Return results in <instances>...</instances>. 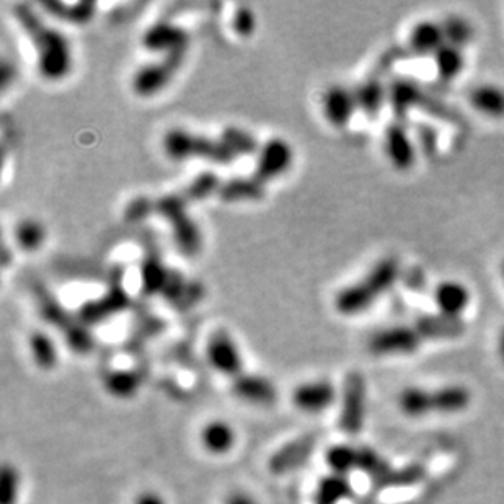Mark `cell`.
Here are the masks:
<instances>
[{"instance_id": "6da1fadb", "label": "cell", "mask_w": 504, "mask_h": 504, "mask_svg": "<svg viewBox=\"0 0 504 504\" xmlns=\"http://www.w3.org/2000/svg\"><path fill=\"white\" fill-rule=\"evenodd\" d=\"M13 17L19 21L23 33L28 35L36 51L38 73L46 81H61L71 73L73 52L61 31L48 27L30 5L25 4L13 5Z\"/></svg>"}, {"instance_id": "7a4b0ae2", "label": "cell", "mask_w": 504, "mask_h": 504, "mask_svg": "<svg viewBox=\"0 0 504 504\" xmlns=\"http://www.w3.org/2000/svg\"><path fill=\"white\" fill-rule=\"evenodd\" d=\"M400 275L397 258H384L371 268L364 278L350 284L335 296V309L341 315H358L369 309L377 299L393 286Z\"/></svg>"}, {"instance_id": "3957f363", "label": "cell", "mask_w": 504, "mask_h": 504, "mask_svg": "<svg viewBox=\"0 0 504 504\" xmlns=\"http://www.w3.org/2000/svg\"><path fill=\"white\" fill-rule=\"evenodd\" d=\"M164 152L170 160L201 159L211 164L230 165L237 160V155L221 139L205 134H195L186 129H170L164 136Z\"/></svg>"}, {"instance_id": "277c9868", "label": "cell", "mask_w": 504, "mask_h": 504, "mask_svg": "<svg viewBox=\"0 0 504 504\" xmlns=\"http://www.w3.org/2000/svg\"><path fill=\"white\" fill-rule=\"evenodd\" d=\"M186 206L188 201L182 191L160 196L159 199H155V213L164 217L168 226L172 227L180 252L185 253L186 257H195L201 250L203 237L193 217L188 214Z\"/></svg>"}, {"instance_id": "5b68a950", "label": "cell", "mask_w": 504, "mask_h": 504, "mask_svg": "<svg viewBox=\"0 0 504 504\" xmlns=\"http://www.w3.org/2000/svg\"><path fill=\"white\" fill-rule=\"evenodd\" d=\"M186 51L188 50L168 52V54H164L159 61L151 62L144 67H141L137 73L134 74V93L149 98V97H154L155 93L160 92L183 66Z\"/></svg>"}, {"instance_id": "8992f818", "label": "cell", "mask_w": 504, "mask_h": 504, "mask_svg": "<svg viewBox=\"0 0 504 504\" xmlns=\"http://www.w3.org/2000/svg\"><path fill=\"white\" fill-rule=\"evenodd\" d=\"M423 335L418 327H391L374 333L369 350L376 356H407L422 346Z\"/></svg>"}, {"instance_id": "52a82bcc", "label": "cell", "mask_w": 504, "mask_h": 504, "mask_svg": "<svg viewBox=\"0 0 504 504\" xmlns=\"http://www.w3.org/2000/svg\"><path fill=\"white\" fill-rule=\"evenodd\" d=\"M292 162H294V151L288 141L281 137H271L258 151L253 176L267 185L268 182L284 175Z\"/></svg>"}, {"instance_id": "ba28073f", "label": "cell", "mask_w": 504, "mask_h": 504, "mask_svg": "<svg viewBox=\"0 0 504 504\" xmlns=\"http://www.w3.org/2000/svg\"><path fill=\"white\" fill-rule=\"evenodd\" d=\"M121 279H123V271L118 276L114 275V283L105 292L104 296L83 304L81 310H79V317H77V319L82 322L83 325L89 327V325L100 323V322L108 320L110 317L116 315V314L128 309L129 296L123 289Z\"/></svg>"}, {"instance_id": "9c48e42d", "label": "cell", "mask_w": 504, "mask_h": 504, "mask_svg": "<svg viewBox=\"0 0 504 504\" xmlns=\"http://www.w3.org/2000/svg\"><path fill=\"white\" fill-rule=\"evenodd\" d=\"M206 356L211 368L222 376L236 379L244 371V360L236 341L224 331L217 330L207 341Z\"/></svg>"}, {"instance_id": "30bf717a", "label": "cell", "mask_w": 504, "mask_h": 504, "mask_svg": "<svg viewBox=\"0 0 504 504\" xmlns=\"http://www.w3.org/2000/svg\"><path fill=\"white\" fill-rule=\"evenodd\" d=\"M356 110V93L345 85H331L322 95L323 116L335 128L348 126Z\"/></svg>"}, {"instance_id": "8fae6325", "label": "cell", "mask_w": 504, "mask_h": 504, "mask_svg": "<svg viewBox=\"0 0 504 504\" xmlns=\"http://www.w3.org/2000/svg\"><path fill=\"white\" fill-rule=\"evenodd\" d=\"M190 33L172 21H157L143 35V46L147 51L168 52L188 50Z\"/></svg>"}, {"instance_id": "7c38bea8", "label": "cell", "mask_w": 504, "mask_h": 504, "mask_svg": "<svg viewBox=\"0 0 504 504\" xmlns=\"http://www.w3.org/2000/svg\"><path fill=\"white\" fill-rule=\"evenodd\" d=\"M317 439L314 434H306L296 441L283 446L278 453L269 459L268 469L273 475L288 474L309 461L310 454L315 449Z\"/></svg>"}, {"instance_id": "4fadbf2b", "label": "cell", "mask_w": 504, "mask_h": 504, "mask_svg": "<svg viewBox=\"0 0 504 504\" xmlns=\"http://www.w3.org/2000/svg\"><path fill=\"white\" fill-rule=\"evenodd\" d=\"M472 302V292L461 281L447 279L434 289V304L447 319H461Z\"/></svg>"}, {"instance_id": "5bb4252c", "label": "cell", "mask_w": 504, "mask_h": 504, "mask_svg": "<svg viewBox=\"0 0 504 504\" xmlns=\"http://www.w3.org/2000/svg\"><path fill=\"white\" fill-rule=\"evenodd\" d=\"M337 399V389L330 381L307 382L294 391L292 400L299 410L320 413L331 407Z\"/></svg>"}, {"instance_id": "9a60e30c", "label": "cell", "mask_w": 504, "mask_h": 504, "mask_svg": "<svg viewBox=\"0 0 504 504\" xmlns=\"http://www.w3.org/2000/svg\"><path fill=\"white\" fill-rule=\"evenodd\" d=\"M385 154L392 164L400 170L410 168L416 160V147L413 144L412 137L400 124H391L384 137Z\"/></svg>"}, {"instance_id": "2e32d148", "label": "cell", "mask_w": 504, "mask_h": 504, "mask_svg": "<svg viewBox=\"0 0 504 504\" xmlns=\"http://www.w3.org/2000/svg\"><path fill=\"white\" fill-rule=\"evenodd\" d=\"M232 391L242 400L257 405H271L278 399L276 387L267 377L255 374H240L232 382Z\"/></svg>"}, {"instance_id": "e0dca14e", "label": "cell", "mask_w": 504, "mask_h": 504, "mask_svg": "<svg viewBox=\"0 0 504 504\" xmlns=\"http://www.w3.org/2000/svg\"><path fill=\"white\" fill-rule=\"evenodd\" d=\"M168 268L165 267L164 260L160 257L159 250L151 247L145 252L143 258V265H141V291L147 298L155 296V294H162L167 281L170 276Z\"/></svg>"}, {"instance_id": "ac0fdd59", "label": "cell", "mask_w": 504, "mask_h": 504, "mask_svg": "<svg viewBox=\"0 0 504 504\" xmlns=\"http://www.w3.org/2000/svg\"><path fill=\"white\" fill-rule=\"evenodd\" d=\"M267 193V185L261 183L255 176H237L222 182L217 196L224 203H245V201H260Z\"/></svg>"}, {"instance_id": "d6986e66", "label": "cell", "mask_w": 504, "mask_h": 504, "mask_svg": "<svg viewBox=\"0 0 504 504\" xmlns=\"http://www.w3.org/2000/svg\"><path fill=\"white\" fill-rule=\"evenodd\" d=\"M412 50L418 54H436L447 43L443 23L434 20L418 21L408 36Z\"/></svg>"}, {"instance_id": "ffe728a7", "label": "cell", "mask_w": 504, "mask_h": 504, "mask_svg": "<svg viewBox=\"0 0 504 504\" xmlns=\"http://www.w3.org/2000/svg\"><path fill=\"white\" fill-rule=\"evenodd\" d=\"M362 395H364L362 381L360 376L353 374L346 381L345 407H343V416H341V426L350 434H354L360 430L361 418H362Z\"/></svg>"}, {"instance_id": "44dd1931", "label": "cell", "mask_w": 504, "mask_h": 504, "mask_svg": "<svg viewBox=\"0 0 504 504\" xmlns=\"http://www.w3.org/2000/svg\"><path fill=\"white\" fill-rule=\"evenodd\" d=\"M469 102L477 112L492 116H504V89L494 83H478L469 93Z\"/></svg>"}, {"instance_id": "7402d4cb", "label": "cell", "mask_w": 504, "mask_h": 504, "mask_svg": "<svg viewBox=\"0 0 504 504\" xmlns=\"http://www.w3.org/2000/svg\"><path fill=\"white\" fill-rule=\"evenodd\" d=\"M472 400L470 392L462 385H446L432 391V413L455 415L469 408Z\"/></svg>"}, {"instance_id": "603a6c76", "label": "cell", "mask_w": 504, "mask_h": 504, "mask_svg": "<svg viewBox=\"0 0 504 504\" xmlns=\"http://www.w3.org/2000/svg\"><path fill=\"white\" fill-rule=\"evenodd\" d=\"M42 7L54 15L56 19L69 21V23H77V25L89 23L97 11V4L93 2L67 4V2H59V0H50V2H43Z\"/></svg>"}, {"instance_id": "cb8c5ba5", "label": "cell", "mask_w": 504, "mask_h": 504, "mask_svg": "<svg viewBox=\"0 0 504 504\" xmlns=\"http://www.w3.org/2000/svg\"><path fill=\"white\" fill-rule=\"evenodd\" d=\"M399 408L408 418H424L432 413V391L424 387H407L399 395Z\"/></svg>"}, {"instance_id": "d4e9b609", "label": "cell", "mask_w": 504, "mask_h": 504, "mask_svg": "<svg viewBox=\"0 0 504 504\" xmlns=\"http://www.w3.org/2000/svg\"><path fill=\"white\" fill-rule=\"evenodd\" d=\"M35 292H36L38 309L42 312L43 319L46 320L48 323H51L54 327L61 330L62 333H66L77 322L69 315L67 310H64V307L56 299L51 298V294L46 289L36 286Z\"/></svg>"}, {"instance_id": "484cf974", "label": "cell", "mask_w": 504, "mask_h": 504, "mask_svg": "<svg viewBox=\"0 0 504 504\" xmlns=\"http://www.w3.org/2000/svg\"><path fill=\"white\" fill-rule=\"evenodd\" d=\"M201 441L205 449L211 454H227L236 443V432L226 422L207 423L201 432Z\"/></svg>"}, {"instance_id": "4316f807", "label": "cell", "mask_w": 504, "mask_h": 504, "mask_svg": "<svg viewBox=\"0 0 504 504\" xmlns=\"http://www.w3.org/2000/svg\"><path fill=\"white\" fill-rule=\"evenodd\" d=\"M354 93H356L358 110L369 114V116H374V114L381 112L384 102H385V98L389 95L387 90H385V87L382 85L381 81L376 79V77H369L364 82H361L354 89Z\"/></svg>"}, {"instance_id": "83f0119b", "label": "cell", "mask_w": 504, "mask_h": 504, "mask_svg": "<svg viewBox=\"0 0 504 504\" xmlns=\"http://www.w3.org/2000/svg\"><path fill=\"white\" fill-rule=\"evenodd\" d=\"M143 382V376L139 372L128 371V369H116L105 376V389L116 399H131L134 397Z\"/></svg>"}, {"instance_id": "f1b7e54d", "label": "cell", "mask_w": 504, "mask_h": 504, "mask_svg": "<svg viewBox=\"0 0 504 504\" xmlns=\"http://www.w3.org/2000/svg\"><path fill=\"white\" fill-rule=\"evenodd\" d=\"M432 58H434L436 69L443 79H454L461 75L465 69V54H463L462 48L451 44V43H446Z\"/></svg>"}, {"instance_id": "f546056e", "label": "cell", "mask_w": 504, "mask_h": 504, "mask_svg": "<svg viewBox=\"0 0 504 504\" xmlns=\"http://www.w3.org/2000/svg\"><path fill=\"white\" fill-rule=\"evenodd\" d=\"M30 350L33 360L38 368L51 371L58 364V350L54 341L44 331H35L30 337Z\"/></svg>"}, {"instance_id": "4dcf8cb0", "label": "cell", "mask_w": 504, "mask_h": 504, "mask_svg": "<svg viewBox=\"0 0 504 504\" xmlns=\"http://www.w3.org/2000/svg\"><path fill=\"white\" fill-rule=\"evenodd\" d=\"M351 493L348 478L343 475H330L323 478L317 488L315 501L317 504H337Z\"/></svg>"}, {"instance_id": "1f68e13d", "label": "cell", "mask_w": 504, "mask_h": 504, "mask_svg": "<svg viewBox=\"0 0 504 504\" xmlns=\"http://www.w3.org/2000/svg\"><path fill=\"white\" fill-rule=\"evenodd\" d=\"M325 461L329 463L333 474L345 477L353 469L360 467V451L353 449L350 446L338 444V446L330 447Z\"/></svg>"}, {"instance_id": "d6a6232c", "label": "cell", "mask_w": 504, "mask_h": 504, "mask_svg": "<svg viewBox=\"0 0 504 504\" xmlns=\"http://www.w3.org/2000/svg\"><path fill=\"white\" fill-rule=\"evenodd\" d=\"M44 227L35 219H23L15 227V242L23 252H36L44 242Z\"/></svg>"}, {"instance_id": "836d02e7", "label": "cell", "mask_w": 504, "mask_h": 504, "mask_svg": "<svg viewBox=\"0 0 504 504\" xmlns=\"http://www.w3.org/2000/svg\"><path fill=\"white\" fill-rule=\"evenodd\" d=\"M222 185V182L219 180V176L214 172H205L193 178L185 190L182 191L186 198L188 203H198L206 199L213 193H217L219 188Z\"/></svg>"}, {"instance_id": "e575fe53", "label": "cell", "mask_w": 504, "mask_h": 504, "mask_svg": "<svg viewBox=\"0 0 504 504\" xmlns=\"http://www.w3.org/2000/svg\"><path fill=\"white\" fill-rule=\"evenodd\" d=\"M219 137L232 149V152L237 157L238 155L257 154L260 151L257 139L237 126H227L222 129Z\"/></svg>"}, {"instance_id": "d590c367", "label": "cell", "mask_w": 504, "mask_h": 504, "mask_svg": "<svg viewBox=\"0 0 504 504\" xmlns=\"http://www.w3.org/2000/svg\"><path fill=\"white\" fill-rule=\"evenodd\" d=\"M64 338L67 341L69 348L75 353V354H89L95 346V340H93L90 331L87 329V325H83L81 320L74 323L71 329L64 333Z\"/></svg>"}, {"instance_id": "8d00e7d4", "label": "cell", "mask_w": 504, "mask_h": 504, "mask_svg": "<svg viewBox=\"0 0 504 504\" xmlns=\"http://www.w3.org/2000/svg\"><path fill=\"white\" fill-rule=\"evenodd\" d=\"M446 40L451 44L462 48L465 43L470 42L474 36V28L469 21L462 17H447L443 21Z\"/></svg>"}, {"instance_id": "74e56055", "label": "cell", "mask_w": 504, "mask_h": 504, "mask_svg": "<svg viewBox=\"0 0 504 504\" xmlns=\"http://www.w3.org/2000/svg\"><path fill=\"white\" fill-rule=\"evenodd\" d=\"M255 28H257V20L253 11L248 5H238L232 15V30L236 31L238 36L248 38L255 33Z\"/></svg>"}, {"instance_id": "f35d334b", "label": "cell", "mask_w": 504, "mask_h": 504, "mask_svg": "<svg viewBox=\"0 0 504 504\" xmlns=\"http://www.w3.org/2000/svg\"><path fill=\"white\" fill-rule=\"evenodd\" d=\"M2 504H15L17 503V496H19V486H20V480H19V472L12 467V465H4L2 469Z\"/></svg>"}, {"instance_id": "ab89813d", "label": "cell", "mask_w": 504, "mask_h": 504, "mask_svg": "<svg viewBox=\"0 0 504 504\" xmlns=\"http://www.w3.org/2000/svg\"><path fill=\"white\" fill-rule=\"evenodd\" d=\"M152 213H155V201L145 196H137L128 203V206L124 209V219L128 222H141Z\"/></svg>"}, {"instance_id": "60d3db41", "label": "cell", "mask_w": 504, "mask_h": 504, "mask_svg": "<svg viewBox=\"0 0 504 504\" xmlns=\"http://www.w3.org/2000/svg\"><path fill=\"white\" fill-rule=\"evenodd\" d=\"M134 504H165V501L160 494L154 493V492H145V493L139 494V498L136 500Z\"/></svg>"}, {"instance_id": "b9f144b4", "label": "cell", "mask_w": 504, "mask_h": 504, "mask_svg": "<svg viewBox=\"0 0 504 504\" xmlns=\"http://www.w3.org/2000/svg\"><path fill=\"white\" fill-rule=\"evenodd\" d=\"M226 504H257L250 494L244 492H236L227 498Z\"/></svg>"}, {"instance_id": "7bdbcfd3", "label": "cell", "mask_w": 504, "mask_h": 504, "mask_svg": "<svg viewBox=\"0 0 504 504\" xmlns=\"http://www.w3.org/2000/svg\"><path fill=\"white\" fill-rule=\"evenodd\" d=\"M496 351H498V356H500V360L503 361L504 362V327L501 331H500V335H498V341H496Z\"/></svg>"}, {"instance_id": "ee69618b", "label": "cell", "mask_w": 504, "mask_h": 504, "mask_svg": "<svg viewBox=\"0 0 504 504\" xmlns=\"http://www.w3.org/2000/svg\"><path fill=\"white\" fill-rule=\"evenodd\" d=\"M501 273H503V281H504V261H503V267H501Z\"/></svg>"}]
</instances>
